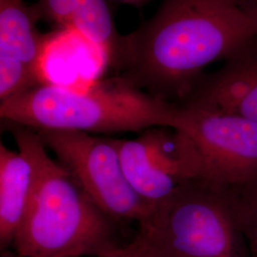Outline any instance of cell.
<instances>
[{"instance_id": "obj_15", "label": "cell", "mask_w": 257, "mask_h": 257, "mask_svg": "<svg viewBox=\"0 0 257 257\" xmlns=\"http://www.w3.org/2000/svg\"><path fill=\"white\" fill-rule=\"evenodd\" d=\"M239 8L257 17V0H232Z\"/></svg>"}, {"instance_id": "obj_12", "label": "cell", "mask_w": 257, "mask_h": 257, "mask_svg": "<svg viewBox=\"0 0 257 257\" xmlns=\"http://www.w3.org/2000/svg\"><path fill=\"white\" fill-rule=\"evenodd\" d=\"M228 187L239 226L248 244L249 256L257 257V178Z\"/></svg>"}, {"instance_id": "obj_13", "label": "cell", "mask_w": 257, "mask_h": 257, "mask_svg": "<svg viewBox=\"0 0 257 257\" xmlns=\"http://www.w3.org/2000/svg\"><path fill=\"white\" fill-rule=\"evenodd\" d=\"M79 0H37L33 10L37 20H44L59 30L69 29Z\"/></svg>"}, {"instance_id": "obj_4", "label": "cell", "mask_w": 257, "mask_h": 257, "mask_svg": "<svg viewBox=\"0 0 257 257\" xmlns=\"http://www.w3.org/2000/svg\"><path fill=\"white\" fill-rule=\"evenodd\" d=\"M138 232L161 257H250L229 187L203 179L154 205Z\"/></svg>"}, {"instance_id": "obj_7", "label": "cell", "mask_w": 257, "mask_h": 257, "mask_svg": "<svg viewBox=\"0 0 257 257\" xmlns=\"http://www.w3.org/2000/svg\"><path fill=\"white\" fill-rule=\"evenodd\" d=\"M125 175L151 205L164 200L183 184L202 179L192 141L179 128L157 126L134 139H116Z\"/></svg>"}, {"instance_id": "obj_5", "label": "cell", "mask_w": 257, "mask_h": 257, "mask_svg": "<svg viewBox=\"0 0 257 257\" xmlns=\"http://www.w3.org/2000/svg\"><path fill=\"white\" fill-rule=\"evenodd\" d=\"M56 160L106 215L115 220L147 218L153 205L139 196L125 175L116 139L82 132L36 131Z\"/></svg>"}, {"instance_id": "obj_8", "label": "cell", "mask_w": 257, "mask_h": 257, "mask_svg": "<svg viewBox=\"0 0 257 257\" xmlns=\"http://www.w3.org/2000/svg\"><path fill=\"white\" fill-rule=\"evenodd\" d=\"M183 106L234 114L257 123V40L202 77Z\"/></svg>"}, {"instance_id": "obj_17", "label": "cell", "mask_w": 257, "mask_h": 257, "mask_svg": "<svg viewBox=\"0 0 257 257\" xmlns=\"http://www.w3.org/2000/svg\"><path fill=\"white\" fill-rule=\"evenodd\" d=\"M11 257H25V256H21V255H19V254H17V253H16V254H15V255H14V256H11Z\"/></svg>"}, {"instance_id": "obj_14", "label": "cell", "mask_w": 257, "mask_h": 257, "mask_svg": "<svg viewBox=\"0 0 257 257\" xmlns=\"http://www.w3.org/2000/svg\"><path fill=\"white\" fill-rule=\"evenodd\" d=\"M103 257H161L143 234L138 232L136 238L109 255Z\"/></svg>"}, {"instance_id": "obj_3", "label": "cell", "mask_w": 257, "mask_h": 257, "mask_svg": "<svg viewBox=\"0 0 257 257\" xmlns=\"http://www.w3.org/2000/svg\"><path fill=\"white\" fill-rule=\"evenodd\" d=\"M177 110L178 105L156 98L119 76L80 86L41 83L0 102L5 123L91 135L174 127Z\"/></svg>"}, {"instance_id": "obj_2", "label": "cell", "mask_w": 257, "mask_h": 257, "mask_svg": "<svg viewBox=\"0 0 257 257\" xmlns=\"http://www.w3.org/2000/svg\"><path fill=\"white\" fill-rule=\"evenodd\" d=\"M20 151L36 167V184L14 241L25 257H103L115 251L110 217L92 202L37 132L7 123Z\"/></svg>"}, {"instance_id": "obj_6", "label": "cell", "mask_w": 257, "mask_h": 257, "mask_svg": "<svg viewBox=\"0 0 257 257\" xmlns=\"http://www.w3.org/2000/svg\"><path fill=\"white\" fill-rule=\"evenodd\" d=\"M174 128L190 138L202 179L236 186L257 178V123L234 114L178 105Z\"/></svg>"}, {"instance_id": "obj_1", "label": "cell", "mask_w": 257, "mask_h": 257, "mask_svg": "<svg viewBox=\"0 0 257 257\" xmlns=\"http://www.w3.org/2000/svg\"><path fill=\"white\" fill-rule=\"evenodd\" d=\"M257 40V17L232 0H163L155 16L123 36L114 69L121 78L180 105L203 70Z\"/></svg>"}, {"instance_id": "obj_10", "label": "cell", "mask_w": 257, "mask_h": 257, "mask_svg": "<svg viewBox=\"0 0 257 257\" xmlns=\"http://www.w3.org/2000/svg\"><path fill=\"white\" fill-rule=\"evenodd\" d=\"M37 21L24 0H0V57L21 61L40 77L48 35L38 33Z\"/></svg>"}, {"instance_id": "obj_11", "label": "cell", "mask_w": 257, "mask_h": 257, "mask_svg": "<svg viewBox=\"0 0 257 257\" xmlns=\"http://www.w3.org/2000/svg\"><path fill=\"white\" fill-rule=\"evenodd\" d=\"M69 30L100 51L107 65L114 69L123 36L115 29L108 0H79Z\"/></svg>"}, {"instance_id": "obj_16", "label": "cell", "mask_w": 257, "mask_h": 257, "mask_svg": "<svg viewBox=\"0 0 257 257\" xmlns=\"http://www.w3.org/2000/svg\"><path fill=\"white\" fill-rule=\"evenodd\" d=\"M112 1L121 3V4H127V5H131L134 7H140V6H143L144 4H146L149 0H112Z\"/></svg>"}, {"instance_id": "obj_9", "label": "cell", "mask_w": 257, "mask_h": 257, "mask_svg": "<svg viewBox=\"0 0 257 257\" xmlns=\"http://www.w3.org/2000/svg\"><path fill=\"white\" fill-rule=\"evenodd\" d=\"M36 167L23 151L0 144V248L13 246L36 184Z\"/></svg>"}]
</instances>
